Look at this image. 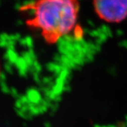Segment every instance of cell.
Instances as JSON below:
<instances>
[{"label":"cell","instance_id":"cell-1","mask_svg":"<svg viewBox=\"0 0 127 127\" xmlns=\"http://www.w3.org/2000/svg\"><path fill=\"white\" fill-rule=\"evenodd\" d=\"M26 9L32 11L28 25L39 29L46 42L52 44L74 28L79 2L78 0H35Z\"/></svg>","mask_w":127,"mask_h":127},{"label":"cell","instance_id":"cell-2","mask_svg":"<svg viewBox=\"0 0 127 127\" xmlns=\"http://www.w3.org/2000/svg\"><path fill=\"white\" fill-rule=\"evenodd\" d=\"M95 12L109 23L121 22L127 17V0H93Z\"/></svg>","mask_w":127,"mask_h":127}]
</instances>
